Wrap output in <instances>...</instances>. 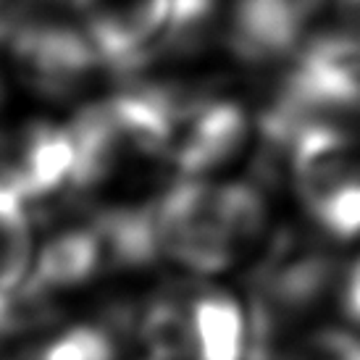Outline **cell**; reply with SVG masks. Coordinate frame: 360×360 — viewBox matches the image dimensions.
Listing matches in <instances>:
<instances>
[{
  "mask_svg": "<svg viewBox=\"0 0 360 360\" xmlns=\"http://www.w3.org/2000/svg\"><path fill=\"white\" fill-rule=\"evenodd\" d=\"M105 69H131L169 42L176 0H69Z\"/></svg>",
  "mask_w": 360,
  "mask_h": 360,
  "instance_id": "obj_7",
  "label": "cell"
},
{
  "mask_svg": "<svg viewBox=\"0 0 360 360\" xmlns=\"http://www.w3.org/2000/svg\"><path fill=\"white\" fill-rule=\"evenodd\" d=\"M37 240L30 202L16 192L0 187V331L8 326L13 302L34 263Z\"/></svg>",
  "mask_w": 360,
  "mask_h": 360,
  "instance_id": "obj_9",
  "label": "cell"
},
{
  "mask_svg": "<svg viewBox=\"0 0 360 360\" xmlns=\"http://www.w3.org/2000/svg\"><path fill=\"white\" fill-rule=\"evenodd\" d=\"M0 53L13 77L45 98H69L105 69L69 0L0 19Z\"/></svg>",
  "mask_w": 360,
  "mask_h": 360,
  "instance_id": "obj_4",
  "label": "cell"
},
{
  "mask_svg": "<svg viewBox=\"0 0 360 360\" xmlns=\"http://www.w3.org/2000/svg\"><path fill=\"white\" fill-rule=\"evenodd\" d=\"M77 171L74 127L51 119H27L0 129V187L30 202L71 190Z\"/></svg>",
  "mask_w": 360,
  "mask_h": 360,
  "instance_id": "obj_6",
  "label": "cell"
},
{
  "mask_svg": "<svg viewBox=\"0 0 360 360\" xmlns=\"http://www.w3.org/2000/svg\"><path fill=\"white\" fill-rule=\"evenodd\" d=\"M3 3H6V0H0V8H3Z\"/></svg>",
  "mask_w": 360,
  "mask_h": 360,
  "instance_id": "obj_13",
  "label": "cell"
},
{
  "mask_svg": "<svg viewBox=\"0 0 360 360\" xmlns=\"http://www.w3.org/2000/svg\"><path fill=\"white\" fill-rule=\"evenodd\" d=\"M295 58L360 66V0H297Z\"/></svg>",
  "mask_w": 360,
  "mask_h": 360,
  "instance_id": "obj_8",
  "label": "cell"
},
{
  "mask_svg": "<svg viewBox=\"0 0 360 360\" xmlns=\"http://www.w3.org/2000/svg\"><path fill=\"white\" fill-rule=\"evenodd\" d=\"M140 360H142V358H140Z\"/></svg>",
  "mask_w": 360,
  "mask_h": 360,
  "instance_id": "obj_14",
  "label": "cell"
},
{
  "mask_svg": "<svg viewBox=\"0 0 360 360\" xmlns=\"http://www.w3.org/2000/svg\"><path fill=\"white\" fill-rule=\"evenodd\" d=\"M337 297H340L342 313L347 316V321L360 329V255L340 274Z\"/></svg>",
  "mask_w": 360,
  "mask_h": 360,
  "instance_id": "obj_12",
  "label": "cell"
},
{
  "mask_svg": "<svg viewBox=\"0 0 360 360\" xmlns=\"http://www.w3.org/2000/svg\"><path fill=\"white\" fill-rule=\"evenodd\" d=\"M271 360H360V331L352 323H321L297 334Z\"/></svg>",
  "mask_w": 360,
  "mask_h": 360,
  "instance_id": "obj_11",
  "label": "cell"
},
{
  "mask_svg": "<svg viewBox=\"0 0 360 360\" xmlns=\"http://www.w3.org/2000/svg\"><path fill=\"white\" fill-rule=\"evenodd\" d=\"M16 360H119V350L103 323H71L32 345Z\"/></svg>",
  "mask_w": 360,
  "mask_h": 360,
  "instance_id": "obj_10",
  "label": "cell"
},
{
  "mask_svg": "<svg viewBox=\"0 0 360 360\" xmlns=\"http://www.w3.org/2000/svg\"><path fill=\"white\" fill-rule=\"evenodd\" d=\"M302 213L334 242H360V148L342 121L302 124L276 145Z\"/></svg>",
  "mask_w": 360,
  "mask_h": 360,
  "instance_id": "obj_3",
  "label": "cell"
},
{
  "mask_svg": "<svg viewBox=\"0 0 360 360\" xmlns=\"http://www.w3.org/2000/svg\"><path fill=\"white\" fill-rule=\"evenodd\" d=\"M269 234V195L248 179L176 176L153 208L155 258L190 276L229 274Z\"/></svg>",
  "mask_w": 360,
  "mask_h": 360,
  "instance_id": "obj_1",
  "label": "cell"
},
{
  "mask_svg": "<svg viewBox=\"0 0 360 360\" xmlns=\"http://www.w3.org/2000/svg\"><path fill=\"white\" fill-rule=\"evenodd\" d=\"M137 337L142 360H252L255 352L250 305L202 276L153 295Z\"/></svg>",
  "mask_w": 360,
  "mask_h": 360,
  "instance_id": "obj_2",
  "label": "cell"
},
{
  "mask_svg": "<svg viewBox=\"0 0 360 360\" xmlns=\"http://www.w3.org/2000/svg\"><path fill=\"white\" fill-rule=\"evenodd\" d=\"M252 113L229 95L174 92L169 158L176 176H216L252 140Z\"/></svg>",
  "mask_w": 360,
  "mask_h": 360,
  "instance_id": "obj_5",
  "label": "cell"
}]
</instances>
